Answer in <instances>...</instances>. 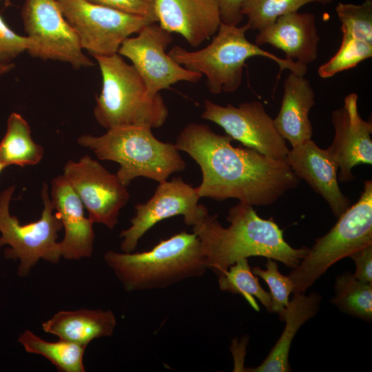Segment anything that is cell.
<instances>
[{"label": "cell", "mask_w": 372, "mask_h": 372, "mask_svg": "<svg viewBox=\"0 0 372 372\" xmlns=\"http://www.w3.org/2000/svg\"><path fill=\"white\" fill-rule=\"evenodd\" d=\"M349 257L355 265L354 276L372 283V245L355 251Z\"/></svg>", "instance_id": "33"}, {"label": "cell", "mask_w": 372, "mask_h": 372, "mask_svg": "<svg viewBox=\"0 0 372 372\" xmlns=\"http://www.w3.org/2000/svg\"><path fill=\"white\" fill-rule=\"evenodd\" d=\"M334 0H246L242 14L247 17L250 30L260 31L272 24L279 17L298 12L304 5L331 3Z\"/></svg>", "instance_id": "27"}, {"label": "cell", "mask_w": 372, "mask_h": 372, "mask_svg": "<svg viewBox=\"0 0 372 372\" xmlns=\"http://www.w3.org/2000/svg\"><path fill=\"white\" fill-rule=\"evenodd\" d=\"M77 143L99 160L117 163L120 167L116 174L127 187L138 177L163 182L186 167L175 144L157 139L148 127H118L101 136L84 134Z\"/></svg>", "instance_id": "6"}, {"label": "cell", "mask_w": 372, "mask_h": 372, "mask_svg": "<svg viewBox=\"0 0 372 372\" xmlns=\"http://www.w3.org/2000/svg\"><path fill=\"white\" fill-rule=\"evenodd\" d=\"M100 68L102 87L94 116L107 130L125 126L152 129L164 125L169 110L160 93L147 89L135 68L118 53L94 56Z\"/></svg>", "instance_id": "4"}, {"label": "cell", "mask_w": 372, "mask_h": 372, "mask_svg": "<svg viewBox=\"0 0 372 372\" xmlns=\"http://www.w3.org/2000/svg\"><path fill=\"white\" fill-rule=\"evenodd\" d=\"M285 160L300 180L324 198L335 217L350 207L349 199L339 187L338 165L327 149L311 138L289 149Z\"/></svg>", "instance_id": "16"}, {"label": "cell", "mask_w": 372, "mask_h": 372, "mask_svg": "<svg viewBox=\"0 0 372 372\" xmlns=\"http://www.w3.org/2000/svg\"><path fill=\"white\" fill-rule=\"evenodd\" d=\"M50 198L65 232L59 242L61 257L70 260L90 258L95 238L94 223L85 217L81 200L63 175L52 180Z\"/></svg>", "instance_id": "18"}, {"label": "cell", "mask_w": 372, "mask_h": 372, "mask_svg": "<svg viewBox=\"0 0 372 372\" xmlns=\"http://www.w3.org/2000/svg\"><path fill=\"white\" fill-rule=\"evenodd\" d=\"M127 292L166 288L208 269L199 238L182 231L142 252L107 251L103 256Z\"/></svg>", "instance_id": "3"}, {"label": "cell", "mask_w": 372, "mask_h": 372, "mask_svg": "<svg viewBox=\"0 0 372 372\" xmlns=\"http://www.w3.org/2000/svg\"><path fill=\"white\" fill-rule=\"evenodd\" d=\"M62 175L86 208L89 219L113 229L118 223L120 211L130 199L127 186L116 174L85 155L77 161L68 160Z\"/></svg>", "instance_id": "12"}, {"label": "cell", "mask_w": 372, "mask_h": 372, "mask_svg": "<svg viewBox=\"0 0 372 372\" xmlns=\"http://www.w3.org/2000/svg\"><path fill=\"white\" fill-rule=\"evenodd\" d=\"M44 154L43 147L34 142L30 125L19 113L7 119L6 133L0 142V163L20 167L36 165Z\"/></svg>", "instance_id": "23"}, {"label": "cell", "mask_w": 372, "mask_h": 372, "mask_svg": "<svg viewBox=\"0 0 372 372\" xmlns=\"http://www.w3.org/2000/svg\"><path fill=\"white\" fill-rule=\"evenodd\" d=\"M251 270L255 276L261 278L267 284L270 289L271 313H278L282 321L289 302V295L293 289L291 278L289 276L282 274L278 270V264L270 258H267L265 269L255 267Z\"/></svg>", "instance_id": "30"}, {"label": "cell", "mask_w": 372, "mask_h": 372, "mask_svg": "<svg viewBox=\"0 0 372 372\" xmlns=\"http://www.w3.org/2000/svg\"><path fill=\"white\" fill-rule=\"evenodd\" d=\"M246 0H217L221 22L238 25L242 21V6Z\"/></svg>", "instance_id": "34"}, {"label": "cell", "mask_w": 372, "mask_h": 372, "mask_svg": "<svg viewBox=\"0 0 372 372\" xmlns=\"http://www.w3.org/2000/svg\"><path fill=\"white\" fill-rule=\"evenodd\" d=\"M15 190L10 185L0 193V248L7 245L4 256L19 261L17 276L25 278L40 260L56 264L61 256L58 234L63 229L59 215L55 211L49 194V187L43 183L41 198L43 205L40 218L21 224L11 215L10 204Z\"/></svg>", "instance_id": "8"}, {"label": "cell", "mask_w": 372, "mask_h": 372, "mask_svg": "<svg viewBox=\"0 0 372 372\" xmlns=\"http://www.w3.org/2000/svg\"><path fill=\"white\" fill-rule=\"evenodd\" d=\"M229 225L223 227L217 216L207 215L193 227L199 238L208 269L218 276L237 260L262 256L296 267L309 248H293L284 239L283 231L273 218H260L253 206L239 202L230 207Z\"/></svg>", "instance_id": "2"}, {"label": "cell", "mask_w": 372, "mask_h": 372, "mask_svg": "<svg viewBox=\"0 0 372 372\" xmlns=\"http://www.w3.org/2000/svg\"><path fill=\"white\" fill-rule=\"evenodd\" d=\"M24 350L48 360L60 372H85L83 356L86 346L65 341H47L30 330H25L18 338Z\"/></svg>", "instance_id": "24"}, {"label": "cell", "mask_w": 372, "mask_h": 372, "mask_svg": "<svg viewBox=\"0 0 372 372\" xmlns=\"http://www.w3.org/2000/svg\"><path fill=\"white\" fill-rule=\"evenodd\" d=\"M116 325V317L110 310L79 309L59 311L41 327L60 340L87 347L95 339L112 336Z\"/></svg>", "instance_id": "21"}, {"label": "cell", "mask_w": 372, "mask_h": 372, "mask_svg": "<svg viewBox=\"0 0 372 372\" xmlns=\"http://www.w3.org/2000/svg\"><path fill=\"white\" fill-rule=\"evenodd\" d=\"M7 166L1 163H0V173Z\"/></svg>", "instance_id": "36"}, {"label": "cell", "mask_w": 372, "mask_h": 372, "mask_svg": "<svg viewBox=\"0 0 372 372\" xmlns=\"http://www.w3.org/2000/svg\"><path fill=\"white\" fill-rule=\"evenodd\" d=\"M14 68V64L11 63H1L0 62V78L8 74Z\"/></svg>", "instance_id": "35"}, {"label": "cell", "mask_w": 372, "mask_h": 372, "mask_svg": "<svg viewBox=\"0 0 372 372\" xmlns=\"http://www.w3.org/2000/svg\"><path fill=\"white\" fill-rule=\"evenodd\" d=\"M320 40L315 15L295 12L258 31L255 43L269 44L282 50L285 59L307 66L318 57Z\"/></svg>", "instance_id": "19"}, {"label": "cell", "mask_w": 372, "mask_h": 372, "mask_svg": "<svg viewBox=\"0 0 372 372\" xmlns=\"http://www.w3.org/2000/svg\"><path fill=\"white\" fill-rule=\"evenodd\" d=\"M342 34L372 43V1L361 3L340 2L335 7Z\"/></svg>", "instance_id": "29"}, {"label": "cell", "mask_w": 372, "mask_h": 372, "mask_svg": "<svg viewBox=\"0 0 372 372\" xmlns=\"http://www.w3.org/2000/svg\"><path fill=\"white\" fill-rule=\"evenodd\" d=\"M21 18L30 41L27 52L31 56L65 62L76 69L94 65L57 0H25Z\"/></svg>", "instance_id": "9"}, {"label": "cell", "mask_w": 372, "mask_h": 372, "mask_svg": "<svg viewBox=\"0 0 372 372\" xmlns=\"http://www.w3.org/2000/svg\"><path fill=\"white\" fill-rule=\"evenodd\" d=\"M1 1V0H0Z\"/></svg>", "instance_id": "37"}, {"label": "cell", "mask_w": 372, "mask_h": 372, "mask_svg": "<svg viewBox=\"0 0 372 372\" xmlns=\"http://www.w3.org/2000/svg\"><path fill=\"white\" fill-rule=\"evenodd\" d=\"M136 34L125 39L118 53L132 62L150 92L158 94L178 82L196 83L202 78L166 53L173 38L158 23L144 25Z\"/></svg>", "instance_id": "11"}, {"label": "cell", "mask_w": 372, "mask_h": 372, "mask_svg": "<svg viewBox=\"0 0 372 372\" xmlns=\"http://www.w3.org/2000/svg\"><path fill=\"white\" fill-rule=\"evenodd\" d=\"M247 23L230 25L221 22L212 41L205 48L189 51L175 45L169 55L188 70L205 76L207 85L214 94L236 92L240 86L246 61L254 56H262L278 64L280 73L285 70L304 76L307 66L282 59L262 49L246 37L249 30Z\"/></svg>", "instance_id": "5"}, {"label": "cell", "mask_w": 372, "mask_h": 372, "mask_svg": "<svg viewBox=\"0 0 372 372\" xmlns=\"http://www.w3.org/2000/svg\"><path fill=\"white\" fill-rule=\"evenodd\" d=\"M158 183L150 199L135 206L131 225L121 232L123 252H132L144 234L161 220L182 215L185 223L194 227L209 214L208 209L198 203L200 198L196 187L186 183L182 178Z\"/></svg>", "instance_id": "13"}, {"label": "cell", "mask_w": 372, "mask_h": 372, "mask_svg": "<svg viewBox=\"0 0 372 372\" xmlns=\"http://www.w3.org/2000/svg\"><path fill=\"white\" fill-rule=\"evenodd\" d=\"M29 38L16 33L0 14V62L11 63L21 54L27 52Z\"/></svg>", "instance_id": "31"}, {"label": "cell", "mask_w": 372, "mask_h": 372, "mask_svg": "<svg viewBox=\"0 0 372 372\" xmlns=\"http://www.w3.org/2000/svg\"><path fill=\"white\" fill-rule=\"evenodd\" d=\"M372 245V181L366 180L358 200L339 217L330 231L316 240L289 276L293 293H304L335 262Z\"/></svg>", "instance_id": "7"}, {"label": "cell", "mask_w": 372, "mask_h": 372, "mask_svg": "<svg viewBox=\"0 0 372 372\" xmlns=\"http://www.w3.org/2000/svg\"><path fill=\"white\" fill-rule=\"evenodd\" d=\"M322 296L317 292L308 295L296 293L286 307L282 321L285 327L279 339L265 360L257 367L249 369L253 372L291 371L289 354L291 342L299 329L318 313Z\"/></svg>", "instance_id": "22"}, {"label": "cell", "mask_w": 372, "mask_h": 372, "mask_svg": "<svg viewBox=\"0 0 372 372\" xmlns=\"http://www.w3.org/2000/svg\"><path fill=\"white\" fill-rule=\"evenodd\" d=\"M128 14L145 17L157 23L155 13L156 0H87Z\"/></svg>", "instance_id": "32"}, {"label": "cell", "mask_w": 372, "mask_h": 372, "mask_svg": "<svg viewBox=\"0 0 372 372\" xmlns=\"http://www.w3.org/2000/svg\"><path fill=\"white\" fill-rule=\"evenodd\" d=\"M201 117L221 127L233 140L268 157L285 160L289 152L286 140L259 101L223 106L206 99Z\"/></svg>", "instance_id": "14"}, {"label": "cell", "mask_w": 372, "mask_h": 372, "mask_svg": "<svg viewBox=\"0 0 372 372\" xmlns=\"http://www.w3.org/2000/svg\"><path fill=\"white\" fill-rule=\"evenodd\" d=\"M315 103L310 81L304 76L291 72L284 81L280 108L273 123L292 147L311 138L313 127L309 116Z\"/></svg>", "instance_id": "20"}, {"label": "cell", "mask_w": 372, "mask_h": 372, "mask_svg": "<svg viewBox=\"0 0 372 372\" xmlns=\"http://www.w3.org/2000/svg\"><path fill=\"white\" fill-rule=\"evenodd\" d=\"M229 135L215 133L207 125H187L174 143L199 165L200 198H236L252 206L276 203L296 188L300 179L284 159H275L249 147H234Z\"/></svg>", "instance_id": "1"}, {"label": "cell", "mask_w": 372, "mask_h": 372, "mask_svg": "<svg viewBox=\"0 0 372 372\" xmlns=\"http://www.w3.org/2000/svg\"><path fill=\"white\" fill-rule=\"evenodd\" d=\"M157 23L192 47L214 36L221 23L217 0H156Z\"/></svg>", "instance_id": "17"}, {"label": "cell", "mask_w": 372, "mask_h": 372, "mask_svg": "<svg viewBox=\"0 0 372 372\" xmlns=\"http://www.w3.org/2000/svg\"><path fill=\"white\" fill-rule=\"evenodd\" d=\"M76 32L83 50L92 56L118 53L123 41L144 25L155 23L137 15L95 4L87 0H57Z\"/></svg>", "instance_id": "10"}, {"label": "cell", "mask_w": 372, "mask_h": 372, "mask_svg": "<svg viewBox=\"0 0 372 372\" xmlns=\"http://www.w3.org/2000/svg\"><path fill=\"white\" fill-rule=\"evenodd\" d=\"M358 100V94L351 93L345 96L343 105L331 113L334 137L327 149L338 165L341 182L355 178V166L372 164V123L360 115Z\"/></svg>", "instance_id": "15"}, {"label": "cell", "mask_w": 372, "mask_h": 372, "mask_svg": "<svg viewBox=\"0 0 372 372\" xmlns=\"http://www.w3.org/2000/svg\"><path fill=\"white\" fill-rule=\"evenodd\" d=\"M371 56L372 43L342 34L339 49L329 60L318 68V73L322 79L331 78L341 72L355 68Z\"/></svg>", "instance_id": "28"}, {"label": "cell", "mask_w": 372, "mask_h": 372, "mask_svg": "<svg viewBox=\"0 0 372 372\" xmlns=\"http://www.w3.org/2000/svg\"><path fill=\"white\" fill-rule=\"evenodd\" d=\"M218 287L223 291L241 295L256 311H260L255 298L271 313V297L260 285L258 278L251 269L248 258H242L231 265L218 276Z\"/></svg>", "instance_id": "26"}, {"label": "cell", "mask_w": 372, "mask_h": 372, "mask_svg": "<svg viewBox=\"0 0 372 372\" xmlns=\"http://www.w3.org/2000/svg\"><path fill=\"white\" fill-rule=\"evenodd\" d=\"M331 302L341 311L364 321L372 320V283L346 272L336 277Z\"/></svg>", "instance_id": "25"}]
</instances>
